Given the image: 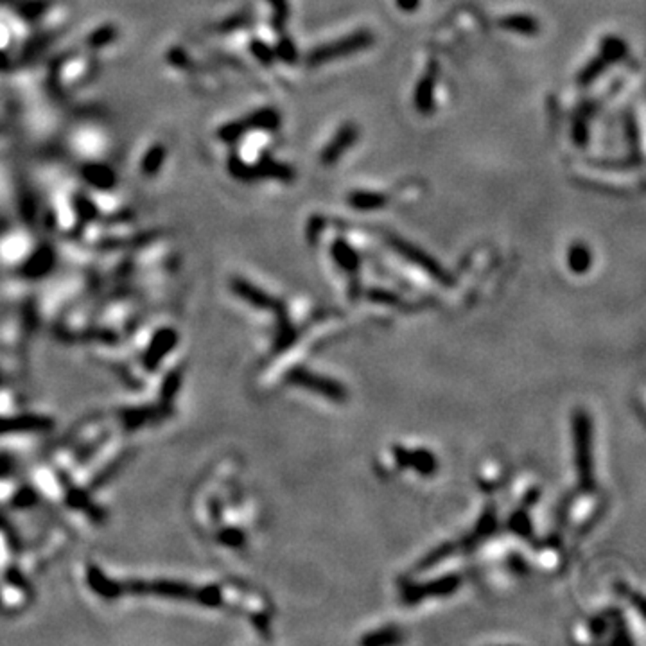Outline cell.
<instances>
[{
	"label": "cell",
	"mask_w": 646,
	"mask_h": 646,
	"mask_svg": "<svg viewBox=\"0 0 646 646\" xmlns=\"http://www.w3.org/2000/svg\"><path fill=\"white\" fill-rule=\"evenodd\" d=\"M373 37L372 32L368 29H359V31H354L347 37L340 38V40H334L330 44L320 45V47L313 49L309 54H307V65L309 67H320L323 63H329V61L340 60V58L350 56V54L361 53L365 49L372 47Z\"/></svg>",
	"instance_id": "6da1fadb"
},
{
	"label": "cell",
	"mask_w": 646,
	"mask_h": 646,
	"mask_svg": "<svg viewBox=\"0 0 646 646\" xmlns=\"http://www.w3.org/2000/svg\"><path fill=\"white\" fill-rule=\"evenodd\" d=\"M389 246H392L399 255H402V257L408 259L410 262L417 264L420 269H424L427 275L437 278L438 282H441V284H451L449 273H447L446 269L441 268L431 255H427L424 250L417 248L415 245L404 241V239H399V237H389Z\"/></svg>",
	"instance_id": "7a4b0ae2"
},
{
	"label": "cell",
	"mask_w": 646,
	"mask_h": 646,
	"mask_svg": "<svg viewBox=\"0 0 646 646\" xmlns=\"http://www.w3.org/2000/svg\"><path fill=\"white\" fill-rule=\"evenodd\" d=\"M359 137L358 126L352 122H345L337 128L336 135L329 141V144L323 148L320 155V160L323 165H334L342 160V157L356 144Z\"/></svg>",
	"instance_id": "3957f363"
},
{
	"label": "cell",
	"mask_w": 646,
	"mask_h": 646,
	"mask_svg": "<svg viewBox=\"0 0 646 646\" xmlns=\"http://www.w3.org/2000/svg\"><path fill=\"white\" fill-rule=\"evenodd\" d=\"M438 63L434 60H431L427 63V69L424 72V76L418 79L417 86H415L413 93V103L415 108L422 113V115H429L434 112V92H437V81H438Z\"/></svg>",
	"instance_id": "277c9868"
},
{
	"label": "cell",
	"mask_w": 646,
	"mask_h": 646,
	"mask_svg": "<svg viewBox=\"0 0 646 646\" xmlns=\"http://www.w3.org/2000/svg\"><path fill=\"white\" fill-rule=\"evenodd\" d=\"M81 176L89 185L101 190H110L117 185V176L108 165L89 164L81 167Z\"/></svg>",
	"instance_id": "5b68a950"
},
{
	"label": "cell",
	"mask_w": 646,
	"mask_h": 646,
	"mask_svg": "<svg viewBox=\"0 0 646 646\" xmlns=\"http://www.w3.org/2000/svg\"><path fill=\"white\" fill-rule=\"evenodd\" d=\"M499 25L505 31L515 32V34H521V37H537L538 32H541V22L534 15H524V13L505 16V18L499 20Z\"/></svg>",
	"instance_id": "8992f818"
},
{
	"label": "cell",
	"mask_w": 646,
	"mask_h": 646,
	"mask_svg": "<svg viewBox=\"0 0 646 646\" xmlns=\"http://www.w3.org/2000/svg\"><path fill=\"white\" fill-rule=\"evenodd\" d=\"M386 203H388V196L377 190H354L349 194V205L363 212L379 210L386 207Z\"/></svg>",
	"instance_id": "52a82bcc"
},
{
	"label": "cell",
	"mask_w": 646,
	"mask_h": 646,
	"mask_svg": "<svg viewBox=\"0 0 646 646\" xmlns=\"http://www.w3.org/2000/svg\"><path fill=\"white\" fill-rule=\"evenodd\" d=\"M253 173H255V180H259V178H275V180L291 181L295 178V169L269 157L262 158L259 165H253Z\"/></svg>",
	"instance_id": "ba28073f"
},
{
	"label": "cell",
	"mask_w": 646,
	"mask_h": 646,
	"mask_svg": "<svg viewBox=\"0 0 646 646\" xmlns=\"http://www.w3.org/2000/svg\"><path fill=\"white\" fill-rule=\"evenodd\" d=\"M578 431H580V433H578V441H580V447H578V458H580V462H578V467H580L583 482L593 483V474H590V469H593V463H590V434L587 433L586 420H580Z\"/></svg>",
	"instance_id": "9c48e42d"
},
{
	"label": "cell",
	"mask_w": 646,
	"mask_h": 646,
	"mask_svg": "<svg viewBox=\"0 0 646 646\" xmlns=\"http://www.w3.org/2000/svg\"><path fill=\"white\" fill-rule=\"evenodd\" d=\"M248 129H264V131H275L280 126V113L273 108H262L245 117Z\"/></svg>",
	"instance_id": "30bf717a"
},
{
	"label": "cell",
	"mask_w": 646,
	"mask_h": 646,
	"mask_svg": "<svg viewBox=\"0 0 646 646\" xmlns=\"http://www.w3.org/2000/svg\"><path fill=\"white\" fill-rule=\"evenodd\" d=\"M610 65H614V63H612V61H610L603 53H598L593 58V60L589 61V63L586 65V67H583L582 70H580V74H578V77H576L578 84H582V86L590 84L593 81L598 79V77L602 76L607 69H609Z\"/></svg>",
	"instance_id": "8fae6325"
},
{
	"label": "cell",
	"mask_w": 646,
	"mask_h": 646,
	"mask_svg": "<svg viewBox=\"0 0 646 646\" xmlns=\"http://www.w3.org/2000/svg\"><path fill=\"white\" fill-rule=\"evenodd\" d=\"M297 381L300 385H307L311 386V389H316L318 394L327 395V397L332 399H343V388L342 386H337L336 382L329 381V379H321V377H311L307 373H297Z\"/></svg>",
	"instance_id": "7c38bea8"
},
{
	"label": "cell",
	"mask_w": 646,
	"mask_h": 646,
	"mask_svg": "<svg viewBox=\"0 0 646 646\" xmlns=\"http://www.w3.org/2000/svg\"><path fill=\"white\" fill-rule=\"evenodd\" d=\"M567 264H569L571 271H574V273H586L587 269L590 268V264H593L590 250L583 243H573V246L567 252Z\"/></svg>",
	"instance_id": "4fadbf2b"
},
{
	"label": "cell",
	"mask_w": 646,
	"mask_h": 646,
	"mask_svg": "<svg viewBox=\"0 0 646 646\" xmlns=\"http://www.w3.org/2000/svg\"><path fill=\"white\" fill-rule=\"evenodd\" d=\"M332 255H334V261L342 266L345 271H350L352 275L356 273V269H358V266H359V257H358V253L350 248L349 243L343 241V239H337V241L332 245Z\"/></svg>",
	"instance_id": "5bb4252c"
},
{
	"label": "cell",
	"mask_w": 646,
	"mask_h": 646,
	"mask_svg": "<svg viewBox=\"0 0 646 646\" xmlns=\"http://www.w3.org/2000/svg\"><path fill=\"white\" fill-rule=\"evenodd\" d=\"M165 155H167V153H165V148L162 144H155L153 148H149L148 153L144 155V158H142V174H144L146 178L157 176L158 171H160L162 165H164L165 162Z\"/></svg>",
	"instance_id": "9a60e30c"
},
{
	"label": "cell",
	"mask_w": 646,
	"mask_h": 646,
	"mask_svg": "<svg viewBox=\"0 0 646 646\" xmlns=\"http://www.w3.org/2000/svg\"><path fill=\"white\" fill-rule=\"evenodd\" d=\"M117 38H119V29H117L115 25H103V27L90 32V37L86 38V45H89L92 51H97V49H103L106 47V45H110L113 40H117Z\"/></svg>",
	"instance_id": "2e32d148"
},
{
	"label": "cell",
	"mask_w": 646,
	"mask_h": 646,
	"mask_svg": "<svg viewBox=\"0 0 646 646\" xmlns=\"http://www.w3.org/2000/svg\"><path fill=\"white\" fill-rule=\"evenodd\" d=\"M600 53L605 54L612 63H618L626 56V44L625 40L618 37H605L600 44Z\"/></svg>",
	"instance_id": "e0dca14e"
},
{
	"label": "cell",
	"mask_w": 646,
	"mask_h": 646,
	"mask_svg": "<svg viewBox=\"0 0 646 646\" xmlns=\"http://www.w3.org/2000/svg\"><path fill=\"white\" fill-rule=\"evenodd\" d=\"M571 137L578 148H586L589 142V122H587V113L578 112L573 119V128H571Z\"/></svg>",
	"instance_id": "ac0fdd59"
},
{
	"label": "cell",
	"mask_w": 646,
	"mask_h": 646,
	"mask_svg": "<svg viewBox=\"0 0 646 646\" xmlns=\"http://www.w3.org/2000/svg\"><path fill=\"white\" fill-rule=\"evenodd\" d=\"M275 56H277L278 60L284 61V63H288V65L297 63V61H298V51H297V45H295V41L291 40V37H288V34L280 37V40H278L277 47H275Z\"/></svg>",
	"instance_id": "d6986e66"
},
{
	"label": "cell",
	"mask_w": 646,
	"mask_h": 646,
	"mask_svg": "<svg viewBox=\"0 0 646 646\" xmlns=\"http://www.w3.org/2000/svg\"><path fill=\"white\" fill-rule=\"evenodd\" d=\"M269 8L273 9V18H271V25H273L275 31H284L285 24L289 20V2L288 0H268Z\"/></svg>",
	"instance_id": "ffe728a7"
},
{
	"label": "cell",
	"mask_w": 646,
	"mask_h": 646,
	"mask_svg": "<svg viewBox=\"0 0 646 646\" xmlns=\"http://www.w3.org/2000/svg\"><path fill=\"white\" fill-rule=\"evenodd\" d=\"M250 51H252V54L255 56V60H257L259 63L266 65V67L273 65V61L277 60V56H275V49L269 47L266 41L257 40V38H253V40L250 41Z\"/></svg>",
	"instance_id": "44dd1931"
},
{
	"label": "cell",
	"mask_w": 646,
	"mask_h": 646,
	"mask_svg": "<svg viewBox=\"0 0 646 646\" xmlns=\"http://www.w3.org/2000/svg\"><path fill=\"white\" fill-rule=\"evenodd\" d=\"M228 171L233 178L241 181H255V173H253V165L245 164L237 155H232L228 160Z\"/></svg>",
	"instance_id": "7402d4cb"
},
{
	"label": "cell",
	"mask_w": 646,
	"mask_h": 646,
	"mask_svg": "<svg viewBox=\"0 0 646 646\" xmlns=\"http://www.w3.org/2000/svg\"><path fill=\"white\" fill-rule=\"evenodd\" d=\"M74 205H76V210H77V214H79L81 219L86 221V223H89V221H93L97 217L96 205H93L89 198L79 196V194H77V196L74 198Z\"/></svg>",
	"instance_id": "603a6c76"
},
{
	"label": "cell",
	"mask_w": 646,
	"mask_h": 646,
	"mask_svg": "<svg viewBox=\"0 0 646 646\" xmlns=\"http://www.w3.org/2000/svg\"><path fill=\"white\" fill-rule=\"evenodd\" d=\"M625 133H626V137H628V142H631L632 153H634V155H641V151H639L638 124H635V119L632 113H626V117H625Z\"/></svg>",
	"instance_id": "cb8c5ba5"
},
{
	"label": "cell",
	"mask_w": 646,
	"mask_h": 646,
	"mask_svg": "<svg viewBox=\"0 0 646 646\" xmlns=\"http://www.w3.org/2000/svg\"><path fill=\"white\" fill-rule=\"evenodd\" d=\"M54 34H45V37L37 38V40H32L31 44L27 45V53L29 54H38L41 49H45L49 45V41H53Z\"/></svg>",
	"instance_id": "d4e9b609"
},
{
	"label": "cell",
	"mask_w": 646,
	"mask_h": 646,
	"mask_svg": "<svg viewBox=\"0 0 646 646\" xmlns=\"http://www.w3.org/2000/svg\"><path fill=\"white\" fill-rule=\"evenodd\" d=\"M307 237H309V241H314V235H320L321 233V228H323V217H320V216H314V217H311V221H309V226H307Z\"/></svg>",
	"instance_id": "484cf974"
},
{
	"label": "cell",
	"mask_w": 646,
	"mask_h": 646,
	"mask_svg": "<svg viewBox=\"0 0 646 646\" xmlns=\"http://www.w3.org/2000/svg\"><path fill=\"white\" fill-rule=\"evenodd\" d=\"M47 6L49 4H45V2H32V4L27 6V8L22 9V13H24L25 18H37L41 11H45Z\"/></svg>",
	"instance_id": "4316f807"
},
{
	"label": "cell",
	"mask_w": 646,
	"mask_h": 646,
	"mask_svg": "<svg viewBox=\"0 0 646 646\" xmlns=\"http://www.w3.org/2000/svg\"><path fill=\"white\" fill-rule=\"evenodd\" d=\"M395 4H397L401 11L413 13L415 9L420 8V0H395Z\"/></svg>",
	"instance_id": "83f0119b"
},
{
	"label": "cell",
	"mask_w": 646,
	"mask_h": 646,
	"mask_svg": "<svg viewBox=\"0 0 646 646\" xmlns=\"http://www.w3.org/2000/svg\"><path fill=\"white\" fill-rule=\"evenodd\" d=\"M241 24H246L245 16H239V18H235V20H226L225 24L221 25V31H233L237 25H241Z\"/></svg>",
	"instance_id": "f1b7e54d"
},
{
	"label": "cell",
	"mask_w": 646,
	"mask_h": 646,
	"mask_svg": "<svg viewBox=\"0 0 646 646\" xmlns=\"http://www.w3.org/2000/svg\"><path fill=\"white\" fill-rule=\"evenodd\" d=\"M11 67V61L4 53H0V70H8Z\"/></svg>",
	"instance_id": "f546056e"
},
{
	"label": "cell",
	"mask_w": 646,
	"mask_h": 646,
	"mask_svg": "<svg viewBox=\"0 0 646 646\" xmlns=\"http://www.w3.org/2000/svg\"><path fill=\"white\" fill-rule=\"evenodd\" d=\"M0 131H2V128H0Z\"/></svg>",
	"instance_id": "4dcf8cb0"
}]
</instances>
